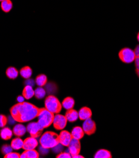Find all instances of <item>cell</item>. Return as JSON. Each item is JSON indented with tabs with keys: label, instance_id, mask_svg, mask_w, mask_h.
<instances>
[{
	"label": "cell",
	"instance_id": "6da1fadb",
	"mask_svg": "<svg viewBox=\"0 0 139 158\" xmlns=\"http://www.w3.org/2000/svg\"><path fill=\"white\" fill-rule=\"evenodd\" d=\"M40 108L35 105L23 102L18 103L10 108V114L17 122H29L37 117Z\"/></svg>",
	"mask_w": 139,
	"mask_h": 158
},
{
	"label": "cell",
	"instance_id": "7a4b0ae2",
	"mask_svg": "<svg viewBox=\"0 0 139 158\" xmlns=\"http://www.w3.org/2000/svg\"><path fill=\"white\" fill-rule=\"evenodd\" d=\"M40 144L44 148L52 149L60 144L59 135L52 131L44 132L40 136Z\"/></svg>",
	"mask_w": 139,
	"mask_h": 158
},
{
	"label": "cell",
	"instance_id": "3957f363",
	"mask_svg": "<svg viewBox=\"0 0 139 158\" xmlns=\"http://www.w3.org/2000/svg\"><path fill=\"white\" fill-rule=\"evenodd\" d=\"M55 114L46 108H40L38 114V122L44 129L48 128L53 123Z\"/></svg>",
	"mask_w": 139,
	"mask_h": 158
},
{
	"label": "cell",
	"instance_id": "277c9868",
	"mask_svg": "<svg viewBox=\"0 0 139 158\" xmlns=\"http://www.w3.org/2000/svg\"><path fill=\"white\" fill-rule=\"evenodd\" d=\"M44 108L53 114H57L61 112L62 105L56 97L54 95H48L46 97L44 100Z\"/></svg>",
	"mask_w": 139,
	"mask_h": 158
},
{
	"label": "cell",
	"instance_id": "5b68a950",
	"mask_svg": "<svg viewBox=\"0 0 139 158\" xmlns=\"http://www.w3.org/2000/svg\"><path fill=\"white\" fill-rule=\"evenodd\" d=\"M120 60L125 64H130L135 61V54L133 50L129 47H124L118 52Z\"/></svg>",
	"mask_w": 139,
	"mask_h": 158
},
{
	"label": "cell",
	"instance_id": "8992f818",
	"mask_svg": "<svg viewBox=\"0 0 139 158\" xmlns=\"http://www.w3.org/2000/svg\"><path fill=\"white\" fill-rule=\"evenodd\" d=\"M44 128L38 122H29L26 126L27 132L35 138H38L42 135Z\"/></svg>",
	"mask_w": 139,
	"mask_h": 158
},
{
	"label": "cell",
	"instance_id": "52a82bcc",
	"mask_svg": "<svg viewBox=\"0 0 139 158\" xmlns=\"http://www.w3.org/2000/svg\"><path fill=\"white\" fill-rule=\"evenodd\" d=\"M67 119L65 115L57 114L55 115L53 125V127L57 131H61L65 128L67 124Z\"/></svg>",
	"mask_w": 139,
	"mask_h": 158
},
{
	"label": "cell",
	"instance_id": "ba28073f",
	"mask_svg": "<svg viewBox=\"0 0 139 158\" xmlns=\"http://www.w3.org/2000/svg\"><path fill=\"white\" fill-rule=\"evenodd\" d=\"M82 128L85 134L88 135H91L94 134L97 131V125L94 120H93L91 118L84 120L82 125Z\"/></svg>",
	"mask_w": 139,
	"mask_h": 158
},
{
	"label": "cell",
	"instance_id": "9c48e42d",
	"mask_svg": "<svg viewBox=\"0 0 139 158\" xmlns=\"http://www.w3.org/2000/svg\"><path fill=\"white\" fill-rule=\"evenodd\" d=\"M68 148V151L71 155V157L79 154L81 151V143L80 140L73 138Z\"/></svg>",
	"mask_w": 139,
	"mask_h": 158
},
{
	"label": "cell",
	"instance_id": "30bf717a",
	"mask_svg": "<svg viewBox=\"0 0 139 158\" xmlns=\"http://www.w3.org/2000/svg\"><path fill=\"white\" fill-rule=\"evenodd\" d=\"M73 139L71 134L67 131H61L59 134L60 143L64 147H68Z\"/></svg>",
	"mask_w": 139,
	"mask_h": 158
},
{
	"label": "cell",
	"instance_id": "8fae6325",
	"mask_svg": "<svg viewBox=\"0 0 139 158\" xmlns=\"http://www.w3.org/2000/svg\"><path fill=\"white\" fill-rule=\"evenodd\" d=\"M38 145V142L37 138L33 137H29L23 140V149L24 150L35 149Z\"/></svg>",
	"mask_w": 139,
	"mask_h": 158
},
{
	"label": "cell",
	"instance_id": "7c38bea8",
	"mask_svg": "<svg viewBox=\"0 0 139 158\" xmlns=\"http://www.w3.org/2000/svg\"><path fill=\"white\" fill-rule=\"evenodd\" d=\"M92 116V112L91 110L87 107V106H83L80 109L79 111V118L80 120H85L87 119H88L91 118Z\"/></svg>",
	"mask_w": 139,
	"mask_h": 158
},
{
	"label": "cell",
	"instance_id": "4fadbf2b",
	"mask_svg": "<svg viewBox=\"0 0 139 158\" xmlns=\"http://www.w3.org/2000/svg\"><path fill=\"white\" fill-rule=\"evenodd\" d=\"M26 131H27L26 127L25 125L21 123H18L15 125L13 129V134L15 136L20 137L23 136L26 134Z\"/></svg>",
	"mask_w": 139,
	"mask_h": 158
},
{
	"label": "cell",
	"instance_id": "5bb4252c",
	"mask_svg": "<svg viewBox=\"0 0 139 158\" xmlns=\"http://www.w3.org/2000/svg\"><path fill=\"white\" fill-rule=\"evenodd\" d=\"M65 117L68 120V122H75L79 118V112H77L76 110L72 108L68 110L66 112Z\"/></svg>",
	"mask_w": 139,
	"mask_h": 158
},
{
	"label": "cell",
	"instance_id": "9a60e30c",
	"mask_svg": "<svg viewBox=\"0 0 139 158\" xmlns=\"http://www.w3.org/2000/svg\"><path fill=\"white\" fill-rule=\"evenodd\" d=\"M71 134L73 138L75 139L80 140L83 137L85 132L82 127H80V126H75V127L73 128Z\"/></svg>",
	"mask_w": 139,
	"mask_h": 158
},
{
	"label": "cell",
	"instance_id": "2e32d148",
	"mask_svg": "<svg viewBox=\"0 0 139 158\" xmlns=\"http://www.w3.org/2000/svg\"><path fill=\"white\" fill-rule=\"evenodd\" d=\"M22 94L25 99L29 100L35 95V90L32 86L26 85L23 90Z\"/></svg>",
	"mask_w": 139,
	"mask_h": 158
},
{
	"label": "cell",
	"instance_id": "e0dca14e",
	"mask_svg": "<svg viewBox=\"0 0 139 158\" xmlns=\"http://www.w3.org/2000/svg\"><path fill=\"white\" fill-rule=\"evenodd\" d=\"M21 158H38L40 154L35 149L25 150V151L20 155Z\"/></svg>",
	"mask_w": 139,
	"mask_h": 158
},
{
	"label": "cell",
	"instance_id": "ac0fdd59",
	"mask_svg": "<svg viewBox=\"0 0 139 158\" xmlns=\"http://www.w3.org/2000/svg\"><path fill=\"white\" fill-rule=\"evenodd\" d=\"M94 158H112V155L109 150L101 149L97 151L94 154Z\"/></svg>",
	"mask_w": 139,
	"mask_h": 158
},
{
	"label": "cell",
	"instance_id": "d6986e66",
	"mask_svg": "<svg viewBox=\"0 0 139 158\" xmlns=\"http://www.w3.org/2000/svg\"><path fill=\"white\" fill-rule=\"evenodd\" d=\"M75 104V100L70 97H66L61 103V105H62V107H64L65 109L67 110L72 109L73 108Z\"/></svg>",
	"mask_w": 139,
	"mask_h": 158
},
{
	"label": "cell",
	"instance_id": "ffe728a7",
	"mask_svg": "<svg viewBox=\"0 0 139 158\" xmlns=\"http://www.w3.org/2000/svg\"><path fill=\"white\" fill-rule=\"evenodd\" d=\"M13 132L9 127H3L0 131V137L3 140H10L13 136Z\"/></svg>",
	"mask_w": 139,
	"mask_h": 158
},
{
	"label": "cell",
	"instance_id": "44dd1931",
	"mask_svg": "<svg viewBox=\"0 0 139 158\" xmlns=\"http://www.w3.org/2000/svg\"><path fill=\"white\" fill-rule=\"evenodd\" d=\"M6 74L9 79L14 80V79H16L18 76L19 72L16 68L13 66H10L7 68L6 71Z\"/></svg>",
	"mask_w": 139,
	"mask_h": 158
},
{
	"label": "cell",
	"instance_id": "7402d4cb",
	"mask_svg": "<svg viewBox=\"0 0 139 158\" xmlns=\"http://www.w3.org/2000/svg\"><path fill=\"white\" fill-rule=\"evenodd\" d=\"M23 140L20 137H17L11 140V146L14 150H19L23 148Z\"/></svg>",
	"mask_w": 139,
	"mask_h": 158
},
{
	"label": "cell",
	"instance_id": "603a6c76",
	"mask_svg": "<svg viewBox=\"0 0 139 158\" xmlns=\"http://www.w3.org/2000/svg\"><path fill=\"white\" fill-rule=\"evenodd\" d=\"M32 73H33L32 69L28 66H24L20 71V74L21 76L24 79L30 78V77L32 75Z\"/></svg>",
	"mask_w": 139,
	"mask_h": 158
},
{
	"label": "cell",
	"instance_id": "cb8c5ba5",
	"mask_svg": "<svg viewBox=\"0 0 139 158\" xmlns=\"http://www.w3.org/2000/svg\"><path fill=\"white\" fill-rule=\"evenodd\" d=\"M47 81H48L47 77H46L45 74H43L38 75L35 79V83L38 86H41V87L44 86L46 85V83H47Z\"/></svg>",
	"mask_w": 139,
	"mask_h": 158
},
{
	"label": "cell",
	"instance_id": "d4e9b609",
	"mask_svg": "<svg viewBox=\"0 0 139 158\" xmlns=\"http://www.w3.org/2000/svg\"><path fill=\"white\" fill-rule=\"evenodd\" d=\"M13 6L11 0H3L1 2V8L5 13H9L13 8Z\"/></svg>",
	"mask_w": 139,
	"mask_h": 158
},
{
	"label": "cell",
	"instance_id": "484cf974",
	"mask_svg": "<svg viewBox=\"0 0 139 158\" xmlns=\"http://www.w3.org/2000/svg\"><path fill=\"white\" fill-rule=\"evenodd\" d=\"M46 95V90L43 88L41 86H38V88H37L35 90V97L38 99V100H41L43 99V98H44Z\"/></svg>",
	"mask_w": 139,
	"mask_h": 158
},
{
	"label": "cell",
	"instance_id": "4316f807",
	"mask_svg": "<svg viewBox=\"0 0 139 158\" xmlns=\"http://www.w3.org/2000/svg\"><path fill=\"white\" fill-rule=\"evenodd\" d=\"M134 52L135 54V69H139V44L136 46Z\"/></svg>",
	"mask_w": 139,
	"mask_h": 158
},
{
	"label": "cell",
	"instance_id": "83f0119b",
	"mask_svg": "<svg viewBox=\"0 0 139 158\" xmlns=\"http://www.w3.org/2000/svg\"><path fill=\"white\" fill-rule=\"evenodd\" d=\"M12 151H13V148H11V146L8 144H5L2 148V152L4 154V156L12 152Z\"/></svg>",
	"mask_w": 139,
	"mask_h": 158
},
{
	"label": "cell",
	"instance_id": "f1b7e54d",
	"mask_svg": "<svg viewBox=\"0 0 139 158\" xmlns=\"http://www.w3.org/2000/svg\"><path fill=\"white\" fill-rule=\"evenodd\" d=\"M8 123V118L4 115H0V128L5 127Z\"/></svg>",
	"mask_w": 139,
	"mask_h": 158
},
{
	"label": "cell",
	"instance_id": "f546056e",
	"mask_svg": "<svg viewBox=\"0 0 139 158\" xmlns=\"http://www.w3.org/2000/svg\"><path fill=\"white\" fill-rule=\"evenodd\" d=\"M20 155L18 152H11L6 155H5L4 157L5 158H20Z\"/></svg>",
	"mask_w": 139,
	"mask_h": 158
},
{
	"label": "cell",
	"instance_id": "4dcf8cb0",
	"mask_svg": "<svg viewBox=\"0 0 139 158\" xmlns=\"http://www.w3.org/2000/svg\"><path fill=\"white\" fill-rule=\"evenodd\" d=\"M56 158H71V155L70 154V152H60L59 153L56 157Z\"/></svg>",
	"mask_w": 139,
	"mask_h": 158
},
{
	"label": "cell",
	"instance_id": "1f68e13d",
	"mask_svg": "<svg viewBox=\"0 0 139 158\" xmlns=\"http://www.w3.org/2000/svg\"><path fill=\"white\" fill-rule=\"evenodd\" d=\"M63 149V146L61 145L60 143L58 144L57 146H56L55 147L53 148L52 149L54 151V152L55 153H60V152H61V150Z\"/></svg>",
	"mask_w": 139,
	"mask_h": 158
},
{
	"label": "cell",
	"instance_id": "d6a6232c",
	"mask_svg": "<svg viewBox=\"0 0 139 158\" xmlns=\"http://www.w3.org/2000/svg\"><path fill=\"white\" fill-rule=\"evenodd\" d=\"M25 84L26 85H28V86H33L35 84V81L33 80V79H31V78H28L26 79V80L25 81Z\"/></svg>",
	"mask_w": 139,
	"mask_h": 158
},
{
	"label": "cell",
	"instance_id": "836d02e7",
	"mask_svg": "<svg viewBox=\"0 0 139 158\" xmlns=\"http://www.w3.org/2000/svg\"><path fill=\"white\" fill-rule=\"evenodd\" d=\"M49 149H50L44 148L42 147L41 146V147L39 148V151H40V153H41L42 155H43V156H44V155H46V154H47L48 153Z\"/></svg>",
	"mask_w": 139,
	"mask_h": 158
},
{
	"label": "cell",
	"instance_id": "e575fe53",
	"mask_svg": "<svg viewBox=\"0 0 139 158\" xmlns=\"http://www.w3.org/2000/svg\"><path fill=\"white\" fill-rule=\"evenodd\" d=\"M8 122L11 124V125H13L14 124L15 122H16V121L14 120V119L13 118V117L11 115V116H9V117L8 118Z\"/></svg>",
	"mask_w": 139,
	"mask_h": 158
},
{
	"label": "cell",
	"instance_id": "d590c367",
	"mask_svg": "<svg viewBox=\"0 0 139 158\" xmlns=\"http://www.w3.org/2000/svg\"><path fill=\"white\" fill-rule=\"evenodd\" d=\"M24 100H25V98L23 96H18L17 98V101L18 102V103L23 102Z\"/></svg>",
	"mask_w": 139,
	"mask_h": 158
},
{
	"label": "cell",
	"instance_id": "8d00e7d4",
	"mask_svg": "<svg viewBox=\"0 0 139 158\" xmlns=\"http://www.w3.org/2000/svg\"><path fill=\"white\" fill-rule=\"evenodd\" d=\"M72 157H73V158H84L85 157H83V156H82V155H80V154H78V155H76V156H73Z\"/></svg>",
	"mask_w": 139,
	"mask_h": 158
},
{
	"label": "cell",
	"instance_id": "74e56055",
	"mask_svg": "<svg viewBox=\"0 0 139 158\" xmlns=\"http://www.w3.org/2000/svg\"><path fill=\"white\" fill-rule=\"evenodd\" d=\"M135 73L138 76V77L139 78V69H135Z\"/></svg>",
	"mask_w": 139,
	"mask_h": 158
},
{
	"label": "cell",
	"instance_id": "f35d334b",
	"mask_svg": "<svg viewBox=\"0 0 139 158\" xmlns=\"http://www.w3.org/2000/svg\"><path fill=\"white\" fill-rule=\"evenodd\" d=\"M137 40L138 41V42H139V31L138 32V34H137Z\"/></svg>",
	"mask_w": 139,
	"mask_h": 158
},
{
	"label": "cell",
	"instance_id": "ab89813d",
	"mask_svg": "<svg viewBox=\"0 0 139 158\" xmlns=\"http://www.w3.org/2000/svg\"><path fill=\"white\" fill-rule=\"evenodd\" d=\"M3 0H0V2H3Z\"/></svg>",
	"mask_w": 139,
	"mask_h": 158
}]
</instances>
